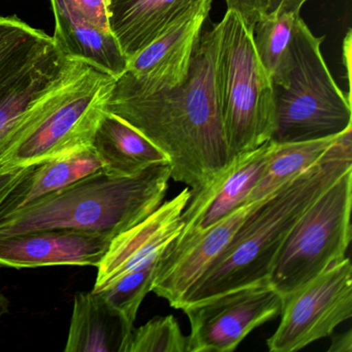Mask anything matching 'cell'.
Masks as SVG:
<instances>
[{
    "label": "cell",
    "instance_id": "cell-1",
    "mask_svg": "<svg viewBox=\"0 0 352 352\" xmlns=\"http://www.w3.org/2000/svg\"><path fill=\"white\" fill-rule=\"evenodd\" d=\"M218 30L201 34L182 85L154 94L113 87L106 111L166 154L170 177L197 192L230 164L215 89Z\"/></svg>",
    "mask_w": 352,
    "mask_h": 352
},
{
    "label": "cell",
    "instance_id": "cell-2",
    "mask_svg": "<svg viewBox=\"0 0 352 352\" xmlns=\"http://www.w3.org/2000/svg\"><path fill=\"white\" fill-rule=\"evenodd\" d=\"M352 168V129L339 135L313 166L258 201L226 249L187 292L180 309L265 281L300 216Z\"/></svg>",
    "mask_w": 352,
    "mask_h": 352
},
{
    "label": "cell",
    "instance_id": "cell-3",
    "mask_svg": "<svg viewBox=\"0 0 352 352\" xmlns=\"http://www.w3.org/2000/svg\"><path fill=\"white\" fill-rule=\"evenodd\" d=\"M170 179L168 164L129 176L96 173L0 218V238L61 230L112 241L164 203Z\"/></svg>",
    "mask_w": 352,
    "mask_h": 352
},
{
    "label": "cell",
    "instance_id": "cell-4",
    "mask_svg": "<svg viewBox=\"0 0 352 352\" xmlns=\"http://www.w3.org/2000/svg\"><path fill=\"white\" fill-rule=\"evenodd\" d=\"M216 26L215 89L230 162L271 140L274 85L239 14L228 10Z\"/></svg>",
    "mask_w": 352,
    "mask_h": 352
},
{
    "label": "cell",
    "instance_id": "cell-5",
    "mask_svg": "<svg viewBox=\"0 0 352 352\" xmlns=\"http://www.w3.org/2000/svg\"><path fill=\"white\" fill-rule=\"evenodd\" d=\"M116 78L89 65L0 147V173L32 168L94 146Z\"/></svg>",
    "mask_w": 352,
    "mask_h": 352
},
{
    "label": "cell",
    "instance_id": "cell-6",
    "mask_svg": "<svg viewBox=\"0 0 352 352\" xmlns=\"http://www.w3.org/2000/svg\"><path fill=\"white\" fill-rule=\"evenodd\" d=\"M323 40L298 18L289 69L285 79L274 85L275 131L271 141H315L352 129L351 98L340 89L325 63Z\"/></svg>",
    "mask_w": 352,
    "mask_h": 352
},
{
    "label": "cell",
    "instance_id": "cell-7",
    "mask_svg": "<svg viewBox=\"0 0 352 352\" xmlns=\"http://www.w3.org/2000/svg\"><path fill=\"white\" fill-rule=\"evenodd\" d=\"M351 205L349 168L304 212L278 252L267 281L283 298L345 258Z\"/></svg>",
    "mask_w": 352,
    "mask_h": 352
},
{
    "label": "cell",
    "instance_id": "cell-8",
    "mask_svg": "<svg viewBox=\"0 0 352 352\" xmlns=\"http://www.w3.org/2000/svg\"><path fill=\"white\" fill-rule=\"evenodd\" d=\"M283 298L279 327L267 340L270 351H298L329 337L352 316L350 259L345 257Z\"/></svg>",
    "mask_w": 352,
    "mask_h": 352
},
{
    "label": "cell",
    "instance_id": "cell-9",
    "mask_svg": "<svg viewBox=\"0 0 352 352\" xmlns=\"http://www.w3.org/2000/svg\"><path fill=\"white\" fill-rule=\"evenodd\" d=\"M283 296L267 280L181 309L190 321L187 352H232L256 327L280 315Z\"/></svg>",
    "mask_w": 352,
    "mask_h": 352
},
{
    "label": "cell",
    "instance_id": "cell-10",
    "mask_svg": "<svg viewBox=\"0 0 352 352\" xmlns=\"http://www.w3.org/2000/svg\"><path fill=\"white\" fill-rule=\"evenodd\" d=\"M212 3L213 0H203L129 59L126 71L115 82V89L147 94L182 85Z\"/></svg>",
    "mask_w": 352,
    "mask_h": 352
},
{
    "label": "cell",
    "instance_id": "cell-11",
    "mask_svg": "<svg viewBox=\"0 0 352 352\" xmlns=\"http://www.w3.org/2000/svg\"><path fill=\"white\" fill-rule=\"evenodd\" d=\"M190 195V188L185 187L143 221L113 239L98 265L92 290L102 292L122 276L160 261L162 253L182 230L181 217Z\"/></svg>",
    "mask_w": 352,
    "mask_h": 352
},
{
    "label": "cell",
    "instance_id": "cell-12",
    "mask_svg": "<svg viewBox=\"0 0 352 352\" xmlns=\"http://www.w3.org/2000/svg\"><path fill=\"white\" fill-rule=\"evenodd\" d=\"M271 140L232 160L211 182L190 199L182 213L183 228L172 245H179L209 230L234 210L246 205L258 182L271 150Z\"/></svg>",
    "mask_w": 352,
    "mask_h": 352
},
{
    "label": "cell",
    "instance_id": "cell-13",
    "mask_svg": "<svg viewBox=\"0 0 352 352\" xmlns=\"http://www.w3.org/2000/svg\"><path fill=\"white\" fill-rule=\"evenodd\" d=\"M258 203V201H257ZM257 203L246 204L206 232L164 250L158 263L151 292L180 309L187 292L234 238Z\"/></svg>",
    "mask_w": 352,
    "mask_h": 352
},
{
    "label": "cell",
    "instance_id": "cell-14",
    "mask_svg": "<svg viewBox=\"0 0 352 352\" xmlns=\"http://www.w3.org/2000/svg\"><path fill=\"white\" fill-rule=\"evenodd\" d=\"M112 241L77 230H43L0 238V265L34 269L52 265L96 267Z\"/></svg>",
    "mask_w": 352,
    "mask_h": 352
},
{
    "label": "cell",
    "instance_id": "cell-15",
    "mask_svg": "<svg viewBox=\"0 0 352 352\" xmlns=\"http://www.w3.org/2000/svg\"><path fill=\"white\" fill-rule=\"evenodd\" d=\"M89 65L65 56L55 45L7 94L0 96V147L57 90Z\"/></svg>",
    "mask_w": 352,
    "mask_h": 352
},
{
    "label": "cell",
    "instance_id": "cell-16",
    "mask_svg": "<svg viewBox=\"0 0 352 352\" xmlns=\"http://www.w3.org/2000/svg\"><path fill=\"white\" fill-rule=\"evenodd\" d=\"M203 0H108L109 24L129 59Z\"/></svg>",
    "mask_w": 352,
    "mask_h": 352
},
{
    "label": "cell",
    "instance_id": "cell-17",
    "mask_svg": "<svg viewBox=\"0 0 352 352\" xmlns=\"http://www.w3.org/2000/svg\"><path fill=\"white\" fill-rule=\"evenodd\" d=\"M133 331L100 292H77L65 351L126 352Z\"/></svg>",
    "mask_w": 352,
    "mask_h": 352
},
{
    "label": "cell",
    "instance_id": "cell-18",
    "mask_svg": "<svg viewBox=\"0 0 352 352\" xmlns=\"http://www.w3.org/2000/svg\"><path fill=\"white\" fill-rule=\"evenodd\" d=\"M104 172L117 176L137 174L154 164H168V157L137 129L104 111L94 140Z\"/></svg>",
    "mask_w": 352,
    "mask_h": 352
},
{
    "label": "cell",
    "instance_id": "cell-19",
    "mask_svg": "<svg viewBox=\"0 0 352 352\" xmlns=\"http://www.w3.org/2000/svg\"><path fill=\"white\" fill-rule=\"evenodd\" d=\"M102 170L104 172V164L94 146L67 157L32 166L0 206V218Z\"/></svg>",
    "mask_w": 352,
    "mask_h": 352
},
{
    "label": "cell",
    "instance_id": "cell-20",
    "mask_svg": "<svg viewBox=\"0 0 352 352\" xmlns=\"http://www.w3.org/2000/svg\"><path fill=\"white\" fill-rule=\"evenodd\" d=\"M54 18L53 41L65 56L87 63L116 79L125 73L127 59L112 32L60 13H54Z\"/></svg>",
    "mask_w": 352,
    "mask_h": 352
},
{
    "label": "cell",
    "instance_id": "cell-21",
    "mask_svg": "<svg viewBox=\"0 0 352 352\" xmlns=\"http://www.w3.org/2000/svg\"><path fill=\"white\" fill-rule=\"evenodd\" d=\"M55 43L43 30L16 16H0V96L7 94L30 71Z\"/></svg>",
    "mask_w": 352,
    "mask_h": 352
},
{
    "label": "cell",
    "instance_id": "cell-22",
    "mask_svg": "<svg viewBox=\"0 0 352 352\" xmlns=\"http://www.w3.org/2000/svg\"><path fill=\"white\" fill-rule=\"evenodd\" d=\"M339 135L296 143L271 141V150L267 162L258 182L247 199V204L263 201L288 181L310 168L320 160L321 156L337 141Z\"/></svg>",
    "mask_w": 352,
    "mask_h": 352
},
{
    "label": "cell",
    "instance_id": "cell-23",
    "mask_svg": "<svg viewBox=\"0 0 352 352\" xmlns=\"http://www.w3.org/2000/svg\"><path fill=\"white\" fill-rule=\"evenodd\" d=\"M300 16L294 12L278 16L267 14L253 28L257 54L271 76L273 85L281 83L289 69L292 38Z\"/></svg>",
    "mask_w": 352,
    "mask_h": 352
},
{
    "label": "cell",
    "instance_id": "cell-24",
    "mask_svg": "<svg viewBox=\"0 0 352 352\" xmlns=\"http://www.w3.org/2000/svg\"><path fill=\"white\" fill-rule=\"evenodd\" d=\"M158 263H151L122 276L120 279L100 292L107 304L129 325L133 327L144 298L152 290Z\"/></svg>",
    "mask_w": 352,
    "mask_h": 352
},
{
    "label": "cell",
    "instance_id": "cell-25",
    "mask_svg": "<svg viewBox=\"0 0 352 352\" xmlns=\"http://www.w3.org/2000/svg\"><path fill=\"white\" fill-rule=\"evenodd\" d=\"M188 337L173 315L155 317L133 329L126 352H187Z\"/></svg>",
    "mask_w": 352,
    "mask_h": 352
},
{
    "label": "cell",
    "instance_id": "cell-26",
    "mask_svg": "<svg viewBox=\"0 0 352 352\" xmlns=\"http://www.w3.org/2000/svg\"><path fill=\"white\" fill-rule=\"evenodd\" d=\"M53 13L86 22L94 28L111 32L108 0H50Z\"/></svg>",
    "mask_w": 352,
    "mask_h": 352
},
{
    "label": "cell",
    "instance_id": "cell-27",
    "mask_svg": "<svg viewBox=\"0 0 352 352\" xmlns=\"http://www.w3.org/2000/svg\"><path fill=\"white\" fill-rule=\"evenodd\" d=\"M228 10L236 12L252 32L255 24L269 11V0H226Z\"/></svg>",
    "mask_w": 352,
    "mask_h": 352
},
{
    "label": "cell",
    "instance_id": "cell-28",
    "mask_svg": "<svg viewBox=\"0 0 352 352\" xmlns=\"http://www.w3.org/2000/svg\"><path fill=\"white\" fill-rule=\"evenodd\" d=\"M30 168H21L13 172L0 173V206L9 197L10 193L28 176Z\"/></svg>",
    "mask_w": 352,
    "mask_h": 352
},
{
    "label": "cell",
    "instance_id": "cell-29",
    "mask_svg": "<svg viewBox=\"0 0 352 352\" xmlns=\"http://www.w3.org/2000/svg\"><path fill=\"white\" fill-rule=\"evenodd\" d=\"M309 0H269V11L272 16L281 15L288 12L300 14L302 6Z\"/></svg>",
    "mask_w": 352,
    "mask_h": 352
},
{
    "label": "cell",
    "instance_id": "cell-30",
    "mask_svg": "<svg viewBox=\"0 0 352 352\" xmlns=\"http://www.w3.org/2000/svg\"><path fill=\"white\" fill-rule=\"evenodd\" d=\"M329 352H352V331L348 329L345 333L335 336L329 346Z\"/></svg>",
    "mask_w": 352,
    "mask_h": 352
},
{
    "label": "cell",
    "instance_id": "cell-31",
    "mask_svg": "<svg viewBox=\"0 0 352 352\" xmlns=\"http://www.w3.org/2000/svg\"><path fill=\"white\" fill-rule=\"evenodd\" d=\"M343 43V63L348 80L347 96L351 98V30H348Z\"/></svg>",
    "mask_w": 352,
    "mask_h": 352
},
{
    "label": "cell",
    "instance_id": "cell-32",
    "mask_svg": "<svg viewBox=\"0 0 352 352\" xmlns=\"http://www.w3.org/2000/svg\"><path fill=\"white\" fill-rule=\"evenodd\" d=\"M10 308H11V302H10L9 298L3 292H0V321L9 314Z\"/></svg>",
    "mask_w": 352,
    "mask_h": 352
}]
</instances>
